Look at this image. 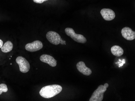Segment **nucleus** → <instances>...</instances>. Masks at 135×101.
<instances>
[{"label": "nucleus", "instance_id": "1", "mask_svg": "<svg viewBox=\"0 0 135 101\" xmlns=\"http://www.w3.org/2000/svg\"><path fill=\"white\" fill-rule=\"evenodd\" d=\"M62 90V87L60 85H49L42 87L39 92V94L43 98H50L59 94Z\"/></svg>", "mask_w": 135, "mask_h": 101}, {"label": "nucleus", "instance_id": "2", "mask_svg": "<svg viewBox=\"0 0 135 101\" xmlns=\"http://www.w3.org/2000/svg\"><path fill=\"white\" fill-rule=\"evenodd\" d=\"M108 84L106 83L103 86L100 85L98 87L96 90L94 92L92 95L89 101H102L104 98V93L107 91L108 87Z\"/></svg>", "mask_w": 135, "mask_h": 101}, {"label": "nucleus", "instance_id": "3", "mask_svg": "<svg viewBox=\"0 0 135 101\" xmlns=\"http://www.w3.org/2000/svg\"><path fill=\"white\" fill-rule=\"evenodd\" d=\"M65 31L68 36L70 37L77 42L85 44L87 42V39L84 35L76 34L74 30L72 28H66Z\"/></svg>", "mask_w": 135, "mask_h": 101}, {"label": "nucleus", "instance_id": "4", "mask_svg": "<svg viewBox=\"0 0 135 101\" xmlns=\"http://www.w3.org/2000/svg\"><path fill=\"white\" fill-rule=\"evenodd\" d=\"M16 63L19 66L20 70L22 73L28 72L30 68V65L26 59L22 56H18L16 59Z\"/></svg>", "mask_w": 135, "mask_h": 101}, {"label": "nucleus", "instance_id": "5", "mask_svg": "<svg viewBox=\"0 0 135 101\" xmlns=\"http://www.w3.org/2000/svg\"><path fill=\"white\" fill-rule=\"evenodd\" d=\"M46 38L51 43L54 45H57L60 44L61 38L60 35L54 31H50L47 33Z\"/></svg>", "mask_w": 135, "mask_h": 101}, {"label": "nucleus", "instance_id": "6", "mask_svg": "<svg viewBox=\"0 0 135 101\" xmlns=\"http://www.w3.org/2000/svg\"><path fill=\"white\" fill-rule=\"evenodd\" d=\"M43 47V44L41 41L36 40L32 42L28 43L25 46V49L30 52H35L41 49Z\"/></svg>", "mask_w": 135, "mask_h": 101}, {"label": "nucleus", "instance_id": "7", "mask_svg": "<svg viewBox=\"0 0 135 101\" xmlns=\"http://www.w3.org/2000/svg\"><path fill=\"white\" fill-rule=\"evenodd\" d=\"M100 13L102 17L106 21H111L115 18V13L111 9L104 8L101 10Z\"/></svg>", "mask_w": 135, "mask_h": 101}, {"label": "nucleus", "instance_id": "8", "mask_svg": "<svg viewBox=\"0 0 135 101\" xmlns=\"http://www.w3.org/2000/svg\"><path fill=\"white\" fill-rule=\"evenodd\" d=\"M122 36L127 40L131 41L135 39V32L129 27H126L121 30Z\"/></svg>", "mask_w": 135, "mask_h": 101}, {"label": "nucleus", "instance_id": "9", "mask_svg": "<svg viewBox=\"0 0 135 101\" xmlns=\"http://www.w3.org/2000/svg\"><path fill=\"white\" fill-rule=\"evenodd\" d=\"M41 61L47 63L52 67H55L57 65L56 60L51 56L47 55H43L40 57Z\"/></svg>", "mask_w": 135, "mask_h": 101}, {"label": "nucleus", "instance_id": "10", "mask_svg": "<svg viewBox=\"0 0 135 101\" xmlns=\"http://www.w3.org/2000/svg\"><path fill=\"white\" fill-rule=\"evenodd\" d=\"M76 67L80 73L86 76H89L92 73V71L90 68L86 67L84 62H79L76 64Z\"/></svg>", "mask_w": 135, "mask_h": 101}, {"label": "nucleus", "instance_id": "11", "mask_svg": "<svg viewBox=\"0 0 135 101\" xmlns=\"http://www.w3.org/2000/svg\"><path fill=\"white\" fill-rule=\"evenodd\" d=\"M111 51L113 55L118 57L123 55L124 53L123 49L121 47L117 45L112 46L111 48Z\"/></svg>", "mask_w": 135, "mask_h": 101}, {"label": "nucleus", "instance_id": "12", "mask_svg": "<svg viewBox=\"0 0 135 101\" xmlns=\"http://www.w3.org/2000/svg\"><path fill=\"white\" fill-rule=\"evenodd\" d=\"M13 49V44L10 41H7L1 47V51L4 53L11 52Z\"/></svg>", "mask_w": 135, "mask_h": 101}, {"label": "nucleus", "instance_id": "13", "mask_svg": "<svg viewBox=\"0 0 135 101\" xmlns=\"http://www.w3.org/2000/svg\"><path fill=\"white\" fill-rule=\"evenodd\" d=\"M7 91L8 88L6 84L4 83L0 84V95H1L3 92H7Z\"/></svg>", "mask_w": 135, "mask_h": 101}, {"label": "nucleus", "instance_id": "14", "mask_svg": "<svg viewBox=\"0 0 135 101\" xmlns=\"http://www.w3.org/2000/svg\"><path fill=\"white\" fill-rule=\"evenodd\" d=\"M32 1L36 3L41 4L45 1H48L49 0H32Z\"/></svg>", "mask_w": 135, "mask_h": 101}, {"label": "nucleus", "instance_id": "15", "mask_svg": "<svg viewBox=\"0 0 135 101\" xmlns=\"http://www.w3.org/2000/svg\"><path fill=\"white\" fill-rule=\"evenodd\" d=\"M60 44H62V45H66V41H65L63 40L62 38H61L60 41Z\"/></svg>", "mask_w": 135, "mask_h": 101}, {"label": "nucleus", "instance_id": "16", "mask_svg": "<svg viewBox=\"0 0 135 101\" xmlns=\"http://www.w3.org/2000/svg\"><path fill=\"white\" fill-rule=\"evenodd\" d=\"M3 41H2V40H1V39H0V49L2 47V46H3Z\"/></svg>", "mask_w": 135, "mask_h": 101}]
</instances>
